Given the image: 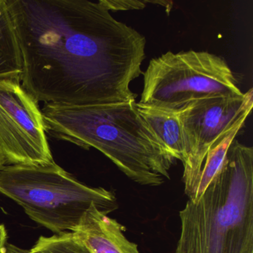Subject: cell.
Masks as SVG:
<instances>
[{
    "mask_svg": "<svg viewBox=\"0 0 253 253\" xmlns=\"http://www.w3.org/2000/svg\"><path fill=\"white\" fill-rule=\"evenodd\" d=\"M23 72L21 53L5 0H0V80L20 81Z\"/></svg>",
    "mask_w": 253,
    "mask_h": 253,
    "instance_id": "cell-10",
    "label": "cell"
},
{
    "mask_svg": "<svg viewBox=\"0 0 253 253\" xmlns=\"http://www.w3.org/2000/svg\"><path fill=\"white\" fill-rule=\"evenodd\" d=\"M100 3L109 11H130L146 8V1L137 0H100Z\"/></svg>",
    "mask_w": 253,
    "mask_h": 253,
    "instance_id": "cell-13",
    "label": "cell"
},
{
    "mask_svg": "<svg viewBox=\"0 0 253 253\" xmlns=\"http://www.w3.org/2000/svg\"><path fill=\"white\" fill-rule=\"evenodd\" d=\"M136 101L120 104L69 106L45 104V131L107 157L134 183L159 186L170 179L177 162L137 109Z\"/></svg>",
    "mask_w": 253,
    "mask_h": 253,
    "instance_id": "cell-2",
    "label": "cell"
},
{
    "mask_svg": "<svg viewBox=\"0 0 253 253\" xmlns=\"http://www.w3.org/2000/svg\"><path fill=\"white\" fill-rule=\"evenodd\" d=\"M126 228L92 204L74 231L91 253H140L137 244L127 239Z\"/></svg>",
    "mask_w": 253,
    "mask_h": 253,
    "instance_id": "cell-8",
    "label": "cell"
},
{
    "mask_svg": "<svg viewBox=\"0 0 253 253\" xmlns=\"http://www.w3.org/2000/svg\"><path fill=\"white\" fill-rule=\"evenodd\" d=\"M5 253H40L38 252L33 251V250H24V249L20 248L17 246L13 245L11 244H7L5 246Z\"/></svg>",
    "mask_w": 253,
    "mask_h": 253,
    "instance_id": "cell-15",
    "label": "cell"
},
{
    "mask_svg": "<svg viewBox=\"0 0 253 253\" xmlns=\"http://www.w3.org/2000/svg\"><path fill=\"white\" fill-rule=\"evenodd\" d=\"M5 164H6V163H5V158H4V155L3 154H2V151L0 149V171H1L2 169L5 167V166H4L5 165Z\"/></svg>",
    "mask_w": 253,
    "mask_h": 253,
    "instance_id": "cell-16",
    "label": "cell"
},
{
    "mask_svg": "<svg viewBox=\"0 0 253 253\" xmlns=\"http://www.w3.org/2000/svg\"><path fill=\"white\" fill-rule=\"evenodd\" d=\"M253 107V90L239 97H217L191 103L177 112L186 151L183 182L193 200L210 149L238 124H245Z\"/></svg>",
    "mask_w": 253,
    "mask_h": 253,
    "instance_id": "cell-6",
    "label": "cell"
},
{
    "mask_svg": "<svg viewBox=\"0 0 253 253\" xmlns=\"http://www.w3.org/2000/svg\"><path fill=\"white\" fill-rule=\"evenodd\" d=\"M32 250L40 253H91L72 232L41 236Z\"/></svg>",
    "mask_w": 253,
    "mask_h": 253,
    "instance_id": "cell-12",
    "label": "cell"
},
{
    "mask_svg": "<svg viewBox=\"0 0 253 253\" xmlns=\"http://www.w3.org/2000/svg\"><path fill=\"white\" fill-rule=\"evenodd\" d=\"M0 193L55 235L74 232L92 204L107 214L118 207L115 192L81 183L55 162L4 167L0 171Z\"/></svg>",
    "mask_w": 253,
    "mask_h": 253,
    "instance_id": "cell-4",
    "label": "cell"
},
{
    "mask_svg": "<svg viewBox=\"0 0 253 253\" xmlns=\"http://www.w3.org/2000/svg\"><path fill=\"white\" fill-rule=\"evenodd\" d=\"M38 102L18 80H0V149L10 165L54 163Z\"/></svg>",
    "mask_w": 253,
    "mask_h": 253,
    "instance_id": "cell-7",
    "label": "cell"
},
{
    "mask_svg": "<svg viewBox=\"0 0 253 253\" xmlns=\"http://www.w3.org/2000/svg\"><path fill=\"white\" fill-rule=\"evenodd\" d=\"M8 234L3 224H0V253H5Z\"/></svg>",
    "mask_w": 253,
    "mask_h": 253,
    "instance_id": "cell-14",
    "label": "cell"
},
{
    "mask_svg": "<svg viewBox=\"0 0 253 253\" xmlns=\"http://www.w3.org/2000/svg\"><path fill=\"white\" fill-rule=\"evenodd\" d=\"M137 109L158 140L176 161L184 164L186 151L177 112L137 103Z\"/></svg>",
    "mask_w": 253,
    "mask_h": 253,
    "instance_id": "cell-9",
    "label": "cell"
},
{
    "mask_svg": "<svg viewBox=\"0 0 253 253\" xmlns=\"http://www.w3.org/2000/svg\"><path fill=\"white\" fill-rule=\"evenodd\" d=\"M175 253H253V149L234 140L201 198L179 212Z\"/></svg>",
    "mask_w": 253,
    "mask_h": 253,
    "instance_id": "cell-3",
    "label": "cell"
},
{
    "mask_svg": "<svg viewBox=\"0 0 253 253\" xmlns=\"http://www.w3.org/2000/svg\"><path fill=\"white\" fill-rule=\"evenodd\" d=\"M243 94L222 57L208 51H168L149 62L139 103L178 112L198 100Z\"/></svg>",
    "mask_w": 253,
    "mask_h": 253,
    "instance_id": "cell-5",
    "label": "cell"
},
{
    "mask_svg": "<svg viewBox=\"0 0 253 253\" xmlns=\"http://www.w3.org/2000/svg\"><path fill=\"white\" fill-rule=\"evenodd\" d=\"M244 126V124H241L234 127L210 149L201 170L195 198L191 201H195L199 199L204 191L208 187L213 177L221 167L231 143L235 140V137L238 135Z\"/></svg>",
    "mask_w": 253,
    "mask_h": 253,
    "instance_id": "cell-11",
    "label": "cell"
},
{
    "mask_svg": "<svg viewBox=\"0 0 253 253\" xmlns=\"http://www.w3.org/2000/svg\"><path fill=\"white\" fill-rule=\"evenodd\" d=\"M22 60L20 83L37 102L86 106L136 101L146 41L100 1L5 0Z\"/></svg>",
    "mask_w": 253,
    "mask_h": 253,
    "instance_id": "cell-1",
    "label": "cell"
}]
</instances>
